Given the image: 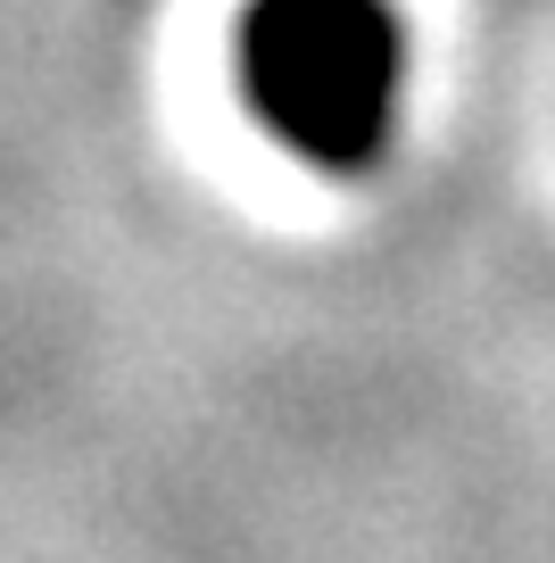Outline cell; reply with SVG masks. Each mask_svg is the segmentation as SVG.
Returning <instances> with one entry per match:
<instances>
[{"instance_id": "obj_1", "label": "cell", "mask_w": 555, "mask_h": 563, "mask_svg": "<svg viewBox=\"0 0 555 563\" xmlns=\"http://www.w3.org/2000/svg\"><path fill=\"white\" fill-rule=\"evenodd\" d=\"M232 100L315 183H373L415 117V25L399 0H241Z\"/></svg>"}]
</instances>
